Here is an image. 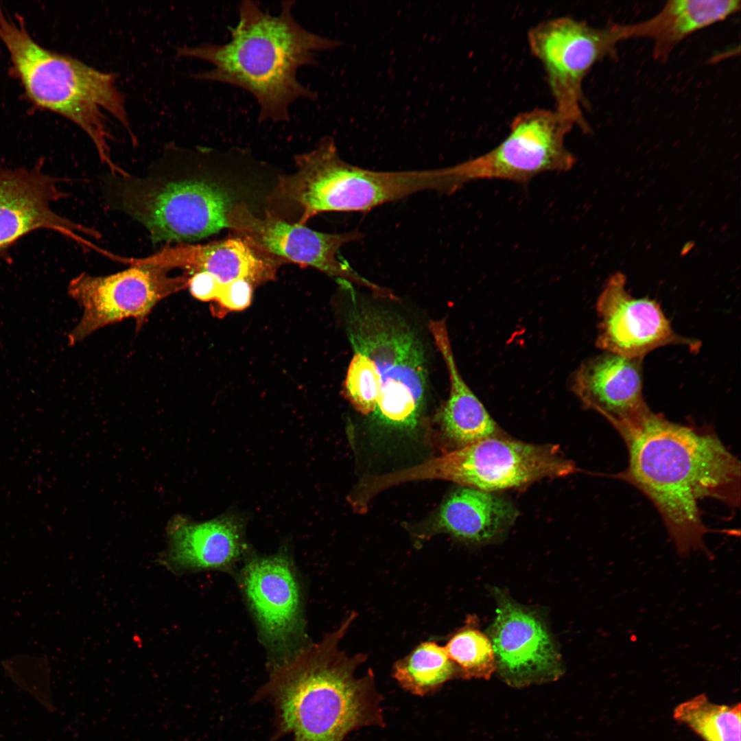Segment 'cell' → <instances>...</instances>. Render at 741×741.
<instances>
[{
    "label": "cell",
    "instance_id": "obj_17",
    "mask_svg": "<svg viewBox=\"0 0 741 741\" xmlns=\"http://www.w3.org/2000/svg\"><path fill=\"white\" fill-rule=\"evenodd\" d=\"M642 360L608 352L591 357L573 373L571 389L615 428L633 422L650 410L643 397Z\"/></svg>",
    "mask_w": 741,
    "mask_h": 741
},
{
    "label": "cell",
    "instance_id": "obj_6",
    "mask_svg": "<svg viewBox=\"0 0 741 741\" xmlns=\"http://www.w3.org/2000/svg\"><path fill=\"white\" fill-rule=\"evenodd\" d=\"M297 170L279 178L280 192L303 209L298 224L327 211L371 210L424 191H456L450 167L429 170L377 172L344 161L334 141L323 138L313 150L298 154Z\"/></svg>",
    "mask_w": 741,
    "mask_h": 741
},
{
    "label": "cell",
    "instance_id": "obj_8",
    "mask_svg": "<svg viewBox=\"0 0 741 741\" xmlns=\"http://www.w3.org/2000/svg\"><path fill=\"white\" fill-rule=\"evenodd\" d=\"M347 331L354 351L375 363L381 379L375 411L395 425L415 422L426 390L424 351L412 329L383 309L354 303Z\"/></svg>",
    "mask_w": 741,
    "mask_h": 741
},
{
    "label": "cell",
    "instance_id": "obj_25",
    "mask_svg": "<svg viewBox=\"0 0 741 741\" xmlns=\"http://www.w3.org/2000/svg\"><path fill=\"white\" fill-rule=\"evenodd\" d=\"M449 659L464 678L489 679L496 670L493 645L480 629L478 620L469 615L444 646Z\"/></svg>",
    "mask_w": 741,
    "mask_h": 741
},
{
    "label": "cell",
    "instance_id": "obj_9",
    "mask_svg": "<svg viewBox=\"0 0 741 741\" xmlns=\"http://www.w3.org/2000/svg\"><path fill=\"white\" fill-rule=\"evenodd\" d=\"M527 40L544 69L554 111L573 128L589 132L583 83L597 62L616 55L620 24L597 27L569 16L555 17L531 27Z\"/></svg>",
    "mask_w": 741,
    "mask_h": 741
},
{
    "label": "cell",
    "instance_id": "obj_20",
    "mask_svg": "<svg viewBox=\"0 0 741 741\" xmlns=\"http://www.w3.org/2000/svg\"><path fill=\"white\" fill-rule=\"evenodd\" d=\"M740 9L738 0H672L647 20L620 25L621 40L648 38L653 57L666 61L675 47L692 34L726 19Z\"/></svg>",
    "mask_w": 741,
    "mask_h": 741
},
{
    "label": "cell",
    "instance_id": "obj_24",
    "mask_svg": "<svg viewBox=\"0 0 741 741\" xmlns=\"http://www.w3.org/2000/svg\"><path fill=\"white\" fill-rule=\"evenodd\" d=\"M674 719L692 729L703 741H741V706L719 705L705 694L679 704Z\"/></svg>",
    "mask_w": 741,
    "mask_h": 741
},
{
    "label": "cell",
    "instance_id": "obj_27",
    "mask_svg": "<svg viewBox=\"0 0 741 741\" xmlns=\"http://www.w3.org/2000/svg\"><path fill=\"white\" fill-rule=\"evenodd\" d=\"M253 285L246 279H238L222 284L215 299L229 310H243L252 301Z\"/></svg>",
    "mask_w": 741,
    "mask_h": 741
},
{
    "label": "cell",
    "instance_id": "obj_23",
    "mask_svg": "<svg viewBox=\"0 0 741 741\" xmlns=\"http://www.w3.org/2000/svg\"><path fill=\"white\" fill-rule=\"evenodd\" d=\"M393 676L404 690L423 696L460 676V673L444 646L425 642L395 663Z\"/></svg>",
    "mask_w": 741,
    "mask_h": 741
},
{
    "label": "cell",
    "instance_id": "obj_2",
    "mask_svg": "<svg viewBox=\"0 0 741 741\" xmlns=\"http://www.w3.org/2000/svg\"><path fill=\"white\" fill-rule=\"evenodd\" d=\"M356 616L351 611L321 642L271 670L257 692V701H268L272 706L277 738L343 741L353 730L382 724L373 673L357 675L366 655L350 656L339 648Z\"/></svg>",
    "mask_w": 741,
    "mask_h": 741
},
{
    "label": "cell",
    "instance_id": "obj_15",
    "mask_svg": "<svg viewBox=\"0 0 741 741\" xmlns=\"http://www.w3.org/2000/svg\"><path fill=\"white\" fill-rule=\"evenodd\" d=\"M496 594V616L488 636L501 677L514 686L558 679L563 672L561 657L543 622L502 592Z\"/></svg>",
    "mask_w": 741,
    "mask_h": 741
},
{
    "label": "cell",
    "instance_id": "obj_28",
    "mask_svg": "<svg viewBox=\"0 0 741 741\" xmlns=\"http://www.w3.org/2000/svg\"><path fill=\"white\" fill-rule=\"evenodd\" d=\"M222 285L212 274L198 272L189 275L187 288L194 298L207 302L216 298Z\"/></svg>",
    "mask_w": 741,
    "mask_h": 741
},
{
    "label": "cell",
    "instance_id": "obj_12",
    "mask_svg": "<svg viewBox=\"0 0 741 741\" xmlns=\"http://www.w3.org/2000/svg\"><path fill=\"white\" fill-rule=\"evenodd\" d=\"M228 228L237 236L266 254L285 261L315 268L346 284L365 287L381 296L392 297L391 292L362 277L338 253L344 244L357 241V230L342 233H325L303 224H290L266 212L255 216L244 203L233 205L227 214Z\"/></svg>",
    "mask_w": 741,
    "mask_h": 741
},
{
    "label": "cell",
    "instance_id": "obj_13",
    "mask_svg": "<svg viewBox=\"0 0 741 741\" xmlns=\"http://www.w3.org/2000/svg\"><path fill=\"white\" fill-rule=\"evenodd\" d=\"M242 583L262 639L279 667L298 652L303 623L298 584L290 559L277 554L249 561Z\"/></svg>",
    "mask_w": 741,
    "mask_h": 741
},
{
    "label": "cell",
    "instance_id": "obj_3",
    "mask_svg": "<svg viewBox=\"0 0 741 741\" xmlns=\"http://www.w3.org/2000/svg\"><path fill=\"white\" fill-rule=\"evenodd\" d=\"M294 3L282 2L281 12L272 15L254 1H242L238 22L229 28V41L185 46L177 54L213 65L195 75L197 79L230 84L250 93L259 106V121H287L295 101L317 97L298 80V69L316 64L318 52L341 45L303 27L293 15Z\"/></svg>",
    "mask_w": 741,
    "mask_h": 741
},
{
    "label": "cell",
    "instance_id": "obj_10",
    "mask_svg": "<svg viewBox=\"0 0 741 741\" xmlns=\"http://www.w3.org/2000/svg\"><path fill=\"white\" fill-rule=\"evenodd\" d=\"M573 127L554 110L534 108L513 119L506 137L489 152L453 166L460 188L470 181L501 179L526 183L547 172H566L576 157L565 147Z\"/></svg>",
    "mask_w": 741,
    "mask_h": 741
},
{
    "label": "cell",
    "instance_id": "obj_4",
    "mask_svg": "<svg viewBox=\"0 0 741 741\" xmlns=\"http://www.w3.org/2000/svg\"><path fill=\"white\" fill-rule=\"evenodd\" d=\"M0 40L29 98L79 126L110 174H122L124 170L110 156L108 115L127 129L130 123L115 75L42 47L30 35L23 21L12 17L1 5Z\"/></svg>",
    "mask_w": 741,
    "mask_h": 741
},
{
    "label": "cell",
    "instance_id": "obj_22",
    "mask_svg": "<svg viewBox=\"0 0 741 741\" xmlns=\"http://www.w3.org/2000/svg\"><path fill=\"white\" fill-rule=\"evenodd\" d=\"M517 517L510 501L492 492L462 486L441 506L436 528L460 540L482 543L497 537Z\"/></svg>",
    "mask_w": 741,
    "mask_h": 741
},
{
    "label": "cell",
    "instance_id": "obj_26",
    "mask_svg": "<svg viewBox=\"0 0 741 741\" xmlns=\"http://www.w3.org/2000/svg\"><path fill=\"white\" fill-rule=\"evenodd\" d=\"M381 388V375L374 361L354 351L344 382L346 398L357 411L369 414L376 410Z\"/></svg>",
    "mask_w": 741,
    "mask_h": 741
},
{
    "label": "cell",
    "instance_id": "obj_1",
    "mask_svg": "<svg viewBox=\"0 0 741 741\" xmlns=\"http://www.w3.org/2000/svg\"><path fill=\"white\" fill-rule=\"evenodd\" d=\"M626 441L628 466L622 478L652 502L680 557L701 550L708 557L700 502L740 501V464L713 434L670 422L649 410L617 429Z\"/></svg>",
    "mask_w": 741,
    "mask_h": 741
},
{
    "label": "cell",
    "instance_id": "obj_18",
    "mask_svg": "<svg viewBox=\"0 0 741 741\" xmlns=\"http://www.w3.org/2000/svg\"><path fill=\"white\" fill-rule=\"evenodd\" d=\"M283 261L257 250L237 236L206 244L178 243L148 257L130 258L128 264L179 268L188 275L207 272L222 284L246 279L254 285L274 279Z\"/></svg>",
    "mask_w": 741,
    "mask_h": 741
},
{
    "label": "cell",
    "instance_id": "obj_7",
    "mask_svg": "<svg viewBox=\"0 0 741 741\" xmlns=\"http://www.w3.org/2000/svg\"><path fill=\"white\" fill-rule=\"evenodd\" d=\"M555 445H537L499 436L457 449L419 466L386 475L384 484L440 479L493 492L522 487L576 471Z\"/></svg>",
    "mask_w": 741,
    "mask_h": 741
},
{
    "label": "cell",
    "instance_id": "obj_14",
    "mask_svg": "<svg viewBox=\"0 0 741 741\" xmlns=\"http://www.w3.org/2000/svg\"><path fill=\"white\" fill-rule=\"evenodd\" d=\"M60 179L34 168L0 169V258H8L10 247L20 238L38 230L49 229L87 249L100 248L84 237L98 239L97 230L65 218L51 204L67 196L58 187Z\"/></svg>",
    "mask_w": 741,
    "mask_h": 741
},
{
    "label": "cell",
    "instance_id": "obj_11",
    "mask_svg": "<svg viewBox=\"0 0 741 741\" xmlns=\"http://www.w3.org/2000/svg\"><path fill=\"white\" fill-rule=\"evenodd\" d=\"M172 270L149 264H132L105 276L82 273L73 278L68 292L83 309L82 316L69 334L70 345L97 330L134 318L139 331L155 306L165 298L187 287L189 276H170Z\"/></svg>",
    "mask_w": 741,
    "mask_h": 741
},
{
    "label": "cell",
    "instance_id": "obj_16",
    "mask_svg": "<svg viewBox=\"0 0 741 741\" xmlns=\"http://www.w3.org/2000/svg\"><path fill=\"white\" fill-rule=\"evenodd\" d=\"M596 346L604 352L630 358H644L667 345H684L697 351L700 344L677 334L660 305L648 298H635L626 290L624 275L607 281L598 296Z\"/></svg>",
    "mask_w": 741,
    "mask_h": 741
},
{
    "label": "cell",
    "instance_id": "obj_19",
    "mask_svg": "<svg viewBox=\"0 0 741 741\" xmlns=\"http://www.w3.org/2000/svg\"><path fill=\"white\" fill-rule=\"evenodd\" d=\"M168 529L169 544L163 561L173 571L226 569L244 548L242 522L234 515L198 524L177 517Z\"/></svg>",
    "mask_w": 741,
    "mask_h": 741
},
{
    "label": "cell",
    "instance_id": "obj_5",
    "mask_svg": "<svg viewBox=\"0 0 741 741\" xmlns=\"http://www.w3.org/2000/svg\"><path fill=\"white\" fill-rule=\"evenodd\" d=\"M103 192L108 207L142 224L154 244L199 240L228 228L233 206L218 185L187 173L176 148L143 175L110 174Z\"/></svg>",
    "mask_w": 741,
    "mask_h": 741
},
{
    "label": "cell",
    "instance_id": "obj_21",
    "mask_svg": "<svg viewBox=\"0 0 741 741\" xmlns=\"http://www.w3.org/2000/svg\"><path fill=\"white\" fill-rule=\"evenodd\" d=\"M430 331L447 366L450 392L440 412L445 435L458 449L499 436L500 429L462 379L456 363L445 319L432 320Z\"/></svg>",
    "mask_w": 741,
    "mask_h": 741
}]
</instances>
